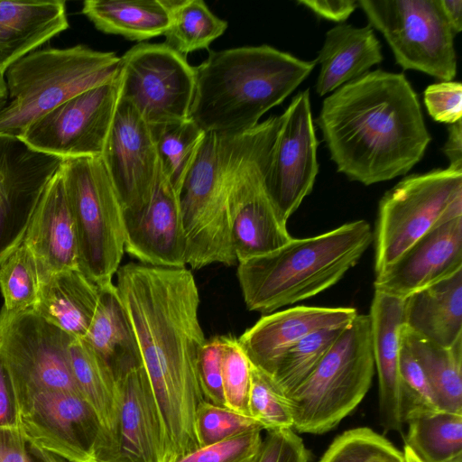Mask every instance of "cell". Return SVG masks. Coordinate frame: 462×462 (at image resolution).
<instances>
[{
    "instance_id": "36",
    "label": "cell",
    "mask_w": 462,
    "mask_h": 462,
    "mask_svg": "<svg viewBox=\"0 0 462 462\" xmlns=\"http://www.w3.org/2000/svg\"><path fill=\"white\" fill-rule=\"evenodd\" d=\"M39 287L36 261L22 242L0 263V290L4 299L2 309L10 313L32 309L37 300Z\"/></svg>"
},
{
    "instance_id": "10",
    "label": "cell",
    "mask_w": 462,
    "mask_h": 462,
    "mask_svg": "<svg viewBox=\"0 0 462 462\" xmlns=\"http://www.w3.org/2000/svg\"><path fill=\"white\" fill-rule=\"evenodd\" d=\"M461 217V171L437 169L401 180L379 201L374 234L375 274L430 230Z\"/></svg>"
},
{
    "instance_id": "18",
    "label": "cell",
    "mask_w": 462,
    "mask_h": 462,
    "mask_svg": "<svg viewBox=\"0 0 462 462\" xmlns=\"http://www.w3.org/2000/svg\"><path fill=\"white\" fill-rule=\"evenodd\" d=\"M101 158L119 197L124 217L141 211L152 196L159 159L150 125L122 99Z\"/></svg>"
},
{
    "instance_id": "50",
    "label": "cell",
    "mask_w": 462,
    "mask_h": 462,
    "mask_svg": "<svg viewBox=\"0 0 462 462\" xmlns=\"http://www.w3.org/2000/svg\"><path fill=\"white\" fill-rule=\"evenodd\" d=\"M443 13L456 33L462 30V0H439Z\"/></svg>"
},
{
    "instance_id": "51",
    "label": "cell",
    "mask_w": 462,
    "mask_h": 462,
    "mask_svg": "<svg viewBox=\"0 0 462 462\" xmlns=\"http://www.w3.org/2000/svg\"><path fill=\"white\" fill-rule=\"evenodd\" d=\"M31 448L32 452L43 462H67L57 456L38 448L31 446Z\"/></svg>"
},
{
    "instance_id": "44",
    "label": "cell",
    "mask_w": 462,
    "mask_h": 462,
    "mask_svg": "<svg viewBox=\"0 0 462 462\" xmlns=\"http://www.w3.org/2000/svg\"><path fill=\"white\" fill-rule=\"evenodd\" d=\"M429 115L436 122L452 125L462 116V85L441 81L427 87L423 93Z\"/></svg>"
},
{
    "instance_id": "49",
    "label": "cell",
    "mask_w": 462,
    "mask_h": 462,
    "mask_svg": "<svg viewBox=\"0 0 462 462\" xmlns=\"http://www.w3.org/2000/svg\"><path fill=\"white\" fill-rule=\"evenodd\" d=\"M442 151L448 160V169L462 171V121L448 125V138Z\"/></svg>"
},
{
    "instance_id": "3",
    "label": "cell",
    "mask_w": 462,
    "mask_h": 462,
    "mask_svg": "<svg viewBox=\"0 0 462 462\" xmlns=\"http://www.w3.org/2000/svg\"><path fill=\"white\" fill-rule=\"evenodd\" d=\"M315 66V60L266 44L209 51L195 67L189 118L205 133H245L282 103Z\"/></svg>"
},
{
    "instance_id": "2",
    "label": "cell",
    "mask_w": 462,
    "mask_h": 462,
    "mask_svg": "<svg viewBox=\"0 0 462 462\" xmlns=\"http://www.w3.org/2000/svg\"><path fill=\"white\" fill-rule=\"evenodd\" d=\"M316 122L337 171L365 186L408 173L431 139L405 75L382 69L328 96Z\"/></svg>"
},
{
    "instance_id": "34",
    "label": "cell",
    "mask_w": 462,
    "mask_h": 462,
    "mask_svg": "<svg viewBox=\"0 0 462 462\" xmlns=\"http://www.w3.org/2000/svg\"><path fill=\"white\" fill-rule=\"evenodd\" d=\"M150 127L162 170L179 194L206 133L190 118Z\"/></svg>"
},
{
    "instance_id": "29",
    "label": "cell",
    "mask_w": 462,
    "mask_h": 462,
    "mask_svg": "<svg viewBox=\"0 0 462 462\" xmlns=\"http://www.w3.org/2000/svg\"><path fill=\"white\" fill-rule=\"evenodd\" d=\"M81 13L97 30L143 42L163 35L170 24L167 0H86Z\"/></svg>"
},
{
    "instance_id": "38",
    "label": "cell",
    "mask_w": 462,
    "mask_h": 462,
    "mask_svg": "<svg viewBox=\"0 0 462 462\" xmlns=\"http://www.w3.org/2000/svg\"><path fill=\"white\" fill-rule=\"evenodd\" d=\"M249 415L267 431L292 429L293 418L287 400L272 376L251 364Z\"/></svg>"
},
{
    "instance_id": "30",
    "label": "cell",
    "mask_w": 462,
    "mask_h": 462,
    "mask_svg": "<svg viewBox=\"0 0 462 462\" xmlns=\"http://www.w3.org/2000/svg\"><path fill=\"white\" fill-rule=\"evenodd\" d=\"M84 338L106 361L115 375L125 366L141 363L134 336L113 282L99 286L97 305Z\"/></svg>"
},
{
    "instance_id": "22",
    "label": "cell",
    "mask_w": 462,
    "mask_h": 462,
    "mask_svg": "<svg viewBox=\"0 0 462 462\" xmlns=\"http://www.w3.org/2000/svg\"><path fill=\"white\" fill-rule=\"evenodd\" d=\"M357 314L350 307L289 308L263 315L237 341L250 363L272 375L281 357L305 337L346 327Z\"/></svg>"
},
{
    "instance_id": "25",
    "label": "cell",
    "mask_w": 462,
    "mask_h": 462,
    "mask_svg": "<svg viewBox=\"0 0 462 462\" xmlns=\"http://www.w3.org/2000/svg\"><path fill=\"white\" fill-rule=\"evenodd\" d=\"M68 28L62 0L0 1V74Z\"/></svg>"
},
{
    "instance_id": "4",
    "label": "cell",
    "mask_w": 462,
    "mask_h": 462,
    "mask_svg": "<svg viewBox=\"0 0 462 462\" xmlns=\"http://www.w3.org/2000/svg\"><path fill=\"white\" fill-rule=\"evenodd\" d=\"M374 241L364 219L346 223L308 238H292L282 247L237 266L244 301L263 314L311 298L335 285Z\"/></svg>"
},
{
    "instance_id": "16",
    "label": "cell",
    "mask_w": 462,
    "mask_h": 462,
    "mask_svg": "<svg viewBox=\"0 0 462 462\" xmlns=\"http://www.w3.org/2000/svg\"><path fill=\"white\" fill-rule=\"evenodd\" d=\"M21 430L27 442L67 462H96L103 431L91 407L78 393L47 391L21 411Z\"/></svg>"
},
{
    "instance_id": "7",
    "label": "cell",
    "mask_w": 462,
    "mask_h": 462,
    "mask_svg": "<svg viewBox=\"0 0 462 462\" xmlns=\"http://www.w3.org/2000/svg\"><path fill=\"white\" fill-rule=\"evenodd\" d=\"M239 134L206 133L182 182L179 201L186 264L193 269L215 263H237L231 241L227 196Z\"/></svg>"
},
{
    "instance_id": "52",
    "label": "cell",
    "mask_w": 462,
    "mask_h": 462,
    "mask_svg": "<svg viewBox=\"0 0 462 462\" xmlns=\"http://www.w3.org/2000/svg\"><path fill=\"white\" fill-rule=\"evenodd\" d=\"M7 99V87L5 76L0 74V108H2Z\"/></svg>"
},
{
    "instance_id": "24",
    "label": "cell",
    "mask_w": 462,
    "mask_h": 462,
    "mask_svg": "<svg viewBox=\"0 0 462 462\" xmlns=\"http://www.w3.org/2000/svg\"><path fill=\"white\" fill-rule=\"evenodd\" d=\"M403 300L375 291L370 308L372 347L378 375L379 420L384 433L405 424L400 397L399 357Z\"/></svg>"
},
{
    "instance_id": "15",
    "label": "cell",
    "mask_w": 462,
    "mask_h": 462,
    "mask_svg": "<svg viewBox=\"0 0 462 462\" xmlns=\"http://www.w3.org/2000/svg\"><path fill=\"white\" fill-rule=\"evenodd\" d=\"M318 140L310 91L294 96L282 115L271 152L264 182L284 224L312 191L319 172Z\"/></svg>"
},
{
    "instance_id": "31",
    "label": "cell",
    "mask_w": 462,
    "mask_h": 462,
    "mask_svg": "<svg viewBox=\"0 0 462 462\" xmlns=\"http://www.w3.org/2000/svg\"><path fill=\"white\" fill-rule=\"evenodd\" d=\"M402 341L426 374L442 411L462 413V338L442 347L402 327Z\"/></svg>"
},
{
    "instance_id": "45",
    "label": "cell",
    "mask_w": 462,
    "mask_h": 462,
    "mask_svg": "<svg viewBox=\"0 0 462 462\" xmlns=\"http://www.w3.org/2000/svg\"><path fill=\"white\" fill-rule=\"evenodd\" d=\"M310 452L293 429L268 431L258 462H309Z\"/></svg>"
},
{
    "instance_id": "19",
    "label": "cell",
    "mask_w": 462,
    "mask_h": 462,
    "mask_svg": "<svg viewBox=\"0 0 462 462\" xmlns=\"http://www.w3.org/2000/svg\"><path fill=\"white\" fill-rule=\"evenodd\" d=\"M125 251L140 263L169 268L186 265V239L179 194L159 162L152 196L138 213L124 217Z\"/></svg>"
},
{
    "instance_id": "53",
    "label": "cell",
    "mask_w": 462,
    "mask_h": 462,
    "mask_svg": "<svg viewBox=\"0 0 462 462\" xmlns=\"http://www.w3.org/2000/svg\"><path fill=\"white\" fill-rule=\"evenodd\" d=\"M403 454L406 459V462H421L413 452L406 446H404Z\"/></svg>"
},
{
    "instance_id": "9",
    "label": "cell",
    "mask_w": 462,
    "mask_h": 462,
    "mask_svg": "<svg viewBox=\"0 0 462 462\" xmlns=\"http://www.w3.org/2000/svg\"><path fill=\"white\" fill-rule=\"evenodd\" d=\"M279 125L280 116H272L239 134L227 196L231 241L237 263L269 254L292 239L264 182Z\"/></svg>"
},
{
    "instance_id": "20",
    "label": "cell",
    "mask_w": 462,
    "mask_h": 462,
    "mask_svg": "<svg viewBox=\"0 0 462 462\" xmlns=\"http://www.w3.org/2000/svg\"><path fill=\"white\" fill-rule=\"evenodd\" d=\"M462 269V217L430 230L377 273L375 291L401 300Z\"/></svg>"
},
{
    "instance_id": "21",
    "label": "cell",
    "mask_w": 462,
    "mask_h": 462,
    "mask_svg": "<svg viewBox=\"0 0 462 462\" xmlns=\"http://www.w3.org/2000/svg\"><path fill=\"white\" fill-rule=\"evenodd\" d=\"M116 377L120 405L114 462H168L163 424L143 366L132 364Z\"/></svg>"
},
{
    "instance_id": "33",
    "label": "cell",
    "mask_w": 462,
    "mask_h": 462,
    "mask_svg": "<svg viewBox=\"0 0 462 462\" xmlns=\"http://www.w3.org/2000/svg\"><path fill=\"white\" fill-rule=\"evenodd\" d=\"M170 24L165 43L185 56L208 46L227 29L228 23L213 14L202 0H167Z\"/></svg>"
},
{
    "instance_id": "28",
    "label": "cell",
    "mask_w": 462,
    "mask_h": 462,
    "mask_svg": "<svg viewBox=\"0 0 462 462\" xmlns=\"http://www.w3.org/2000/svg\"><path fill=\"white\" fill-rule=\"evenodd\" d=\"M98 297L99 286L79 268L66 269L40 281L37 300L32 310L69 336L84 338Z\"/></svg>"
},
{
    "instance_id": "42",
    "label": "cell",
    "mask_w": 462,
    "mask_h": 462,
    "mask_svg": "<svg viewBox=\"0 0 462 462\" xmlns=\"http://www.w3.org/2000/svg\"><path fill=\"white\" fill-rule=\"evenodd\" d=\"M261 431H247L199 448L177 462H258L263 442Z\"/></svg>"
},
{
    "instance_id": "14",
    "label": "cell",
    "mask_w": 462,
    "mask_h": 462,
    "mask_svg": "<svg viewBox=\"0 0 462 462\" xmlns=\"http://www.w3.org/2000/svg\"><path fill=\"white\" fill-rule=\"evenodd\" d=\"M118 102L119 77L57 106L18 138L32 149L63 161L100 157Z\"/></svg>"
},
{
    "instance_id": "47",
    "label": "cell",
    "mask_w": 462,
    "mask_h": 462,
    "mask_svg": "<svg viewBox=\"0 0 462 462\" xmlns=\"http://www.w3.org/2000/svg\"><path fill=\"white\" fill-rule=\"evenodd\" d=\"M0 428L21 429V411L8 369L0 358Z\"/></svg>"
},
{
    "instance_id": "41",
    "label": "cell",
    "mask_w": 462,
    "mask_h": 462,
    "mask_svg": "<svg viewBox=\"0 0 462 462\" xmlns=\"http://www.w3.org/2000/svg\"><path fill=\"white\" fill-rule=\"evenodd\" d=\"M263 430L253 418L207 401H203L196 411L195 433L199 448L247 431Z\"/></svg>"
},
{
    "instance_id": "35",
    "label": "cell",
    "mask_w": 462,
    "mask_h": 462,
    "mask_svg": "<svg viewBox=\"0 0 462 462\" xmlns=\"http://www.w3.org/2000/svg\"><path fill=\"white\" fill-rule=\"evenodd\" d=\"M344 328L310 334L281 357L271 376L284 396L288 397L310 375Z\"/></svg>"
},
{
    "instance_id": "37",
    "label": "cell",
    "mask_w": 462,
    "mask_h": 462,
    "mask_svg": "<svg viewBox=\"0 0 462 462\" xmlns=\"http://www.w3.org/2000/svg\"><path fill=\"white\" fill-rule=\"evenodd\" d=\"M319 462H406L400 451L383 435L367 427L344 431L323 454Z\"/></svg>"
},
{
    "instance_id": "26",
    "label": "cell",
    "mask_w": 462,
    "mask_h": 462,
    "mask_svg": "<svg viewBox=\"0 0 462 462\" xmlns=\"http://www.w3.org/2000/svg\"><path fill=\"white\" fill-rule=\"evenodd\" d=\"M403 327L442 347L462 338V269L403 300Z\"/></svg>"
},
{
    "instance_id": "1",
    "label": "cell",
    "mask_w": 462,
    "mask_h": 462,
    "mask_svg": "<svg viewBox=\"0 0 462 462\" xmlns=\"http://www.w3.org/2000/svg\"><path fill=\"white\" fill-rule=\"evenodd\" d=\"M116 275L117 294L163 424L168 461L177 462L199 448L195 414L205 401L198 374L206 342L199 290L186 267L129 263Z\"/></svg>"
},
{
    "instance_id": "13",
    "label": "cell",
    "mask_w": 462,
    "mask_h": 462,
    "mask_svg": "<svg viewBox=\"0 0 462 462\" xmlns=\"http://www.w3.org/2000/svg\"><path fill=\"white\" fill-rule=\"evenodd\" d=\"M119 99L151 126L189 118L195 67L165 43H138L120 57Z\"/></svg>"
},
{
    "instance_id": "27",
    "label": "cell",
    "mask_w": 462,
    "mask_h": 462,
    "mask_svg": "<svg viewBox=\"0 0 462 462\" xmlns=\"http://www.w3.org/2000/svg\"><path fill=\"white\" fill-rule=\"evenodd\" d=\"M381 43L370 25L340 23L326 32L316 64V92L325 96L368 72L383 60Z\"/></svg>"
},
{
    "instance_id": "39",
    "label": "cell",
    "mask_w": 462,
    "mask_h": 462,
    "mask_svg": "<svg viewBox=\"0 0 462 462\" xmlns=\"http://www.w3.org/2000/svg\"><path fill=\"white\" fill-rule=\"evenodd\" d=\"M399 372L401 409L404 423L419 415L442 411L426 374L402 341Z\"/></svg>"
},
{
    "instance_id": "17",
    "label": "cell",
    "mask_w": 462,
    "mask_h": 462,
    "mask_svg": "<svg viewBox=\"0 0 462 462\" xmlns=\"http://www.w3.org/2000/svg\"><path fill=\"white\" fill-rule=\"evenodd\" d=\"M63 160L0 134V263L22 242L35 207Z\"/></svg>"
},
{
    "instance_id": "43",
    "label": "cell",
    "mask_w": 462,
    "mask_h": 462,
    "mask_svg": "<svg viewBox=\"0 0 462 462\" xmlns=\"http://www.w3.org/2000/svg\"><path fill=\"white\" fill-rule=\"evenodd\" d=\"M198 374L204 400L216 405L225 406L221 336L206 340L199 356Z\"/></svg>"
},
{
    "instance_id": "11",
    "label": "cell",
    "mask_w": 462,
    "mask_h": 462,
    "mask_svg": "<svg viewBox=\"0 0 462 462\" xmlns=\"http://www.w3.org/2000/svg\"><path fill=\"white\" fill-rule=\"evenodd\" d=\"M369 25L379 31L402 69L442 81L457 75L455 32L439 0H358Z\"/></svg>"
},
{
    "instance_id": "48",
    "label": "cell",
    "mask_w": 462,
    "mask_h": 462,
    "mask_svg": "<svg viewBox=\"0 0 462 462\" xmlns=\"http://www.w3.org/2000/svg\"><path fill=\"white\" fill-rule=\"evenodd\" d=\"M317 16L336 23L345 22L358 6L355 0H299Z\"/></svg>"
},
{
    "instance_id": "40",
    "label": "cell",
    "mask_w": 462,
    "mask_h": 462,
    "mask_svg": "<svg viewBox=\"0 0 462 462\" xmlns=\"http://www.w3.org/2000/svg\"><path fill=\"white\" fill-rule=\"evenodd\" d=\"M222 337V384L225 406L249 416L248 401L251 383V363L237 338Z\"/></svg>"
},
{
    "instance_id": "12",
    "label": "cell",
    "mask_w": 462,
    "mask_h": 462,
    "mask_svg": "<svg viewBox=\"0 0 462 462\" xmlns=\"http://www.w3.org/2000/svg\"><path fill=\"white\" fill-rule=\"evenodd\" d=\"M71 338L32 309L18 313L1 309L0 358L11 375L20 411L43 392L79 394L69 364Z\"/></svg>"
},
{
    "instance_id": "54",
    "label": "cell",
    "mask_w": 462,
    "mask_h": 462,
    "mask_svg": "<svg viewBox=\"0 0 462 462\" xmlns=\"http://www.w3.org/2000/svg\"><path fill=\"white\" fill-rule=\"evenodd\" d=\"M453 462H462V457L457 458L456 460H454Z\"/></svg>"
},
{
    "instance_id": "5",
    "label": "cell",
    "mask_w": 462,
    "mask_h": 462,
    "mask_svg": "<svg viewBox=\"0 0 462 462\" xmlns=\"http://www.w3.org/2000/svg\"><path fill=\"white\" fill-rule=\"evenodd\" d=\"M120 57L87 45L35 50L5 73L7 99L0 108V134L20 136L34 121L72 97L114 80Z\"/></svg>"
},
{
    "instance_id": "32",
    "label": "cell",
    "mask_w": 462,
    "mask_h": 462,
    "mask_svg": "<svg viewBox=\"0 0 462 462\" xmlns=\"http://www.w3.org/2000/svg\"><path fill=\"white\" fill-rule=\"evenodd\" d=\"M406 423L405 446L421 462H453L462 457V413L438 411Z\"/></svg>"
},
{
    "instance_id": "23",
    "label": "cell",
    "mask_w": 462,
    "mask_h": 462,
    "mask_svg": "<svg viewBox=\"0 0 462 462\" xmlns=\"http://www.w3.org/2000/svg\"><path fill=\"white\" fill-rule=\"evenodd\" d=\"M23 243L36 261L40 281L57 272L79 268L75 226L60 169L46 185Z\"/></svg>"
},
{
    "instance_id": "6",
    "label": "cell",
    "mask_w": 462,
    "mask_h": 462,
    "mask_svg": "<svg viewBox=\"0 0 462 462\" xmlns=\"http://www.w3.org/2000/svg\"><path fill=\"white\" fill-rule=\"evenodd\" d=\"M374 368L370 317L357 314L310 375L287 397L292 429L309 434L334 429L364 399Z\"/></svg>"
},
{
    "instance_id": "46",
    "label": "cell",
    "mask_w": 462,
    "mask_h": 462,
    "mask_svg": "<svg viewBox=\"0 0 462 462\" xmlns=\"http://www.w3.org/2000/svg\"><path fill=\"white\" fill-rule=\"evenodd\" d=\"M0 462H43L32 450L22 430L0 428Z\"/></svg>"
},
{
    "instance_id": "8",
    "label": "cell",
    "mask_w": 462,
    "mask_h": 462,
    "mask_svg": "<svg viewBox=\"0 0 462 462\" xmlns=\"http://www.w3.org/2000/svg\"><path fill=\"white\" fill-rule=\"evenodd\" d=\"M73 218L79 269L97 286L112 283L125 252L123 208L100 157L64 160L60 167Z\"/></svg>"
}]
</instances>
